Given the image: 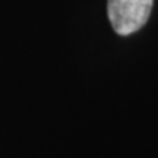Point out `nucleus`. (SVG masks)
Listing matches in <instances>:
<instances>
[{
    "label": "nucleus",
    "mask_w": 158,
    "mask_h": 158,
    "mask_svg": "<svg viewBox=\"0 0 158 158\" xmlns=\"http://www.w3.org/2000/svg\"><path fill=\"white\" fill-rule=\"evenodd\" d=\"M154 0H107V13L118 35H130L141 29L151 15Z\"/></svg>",
    "instance_id": "nucleus-1"
}]
</instances>
